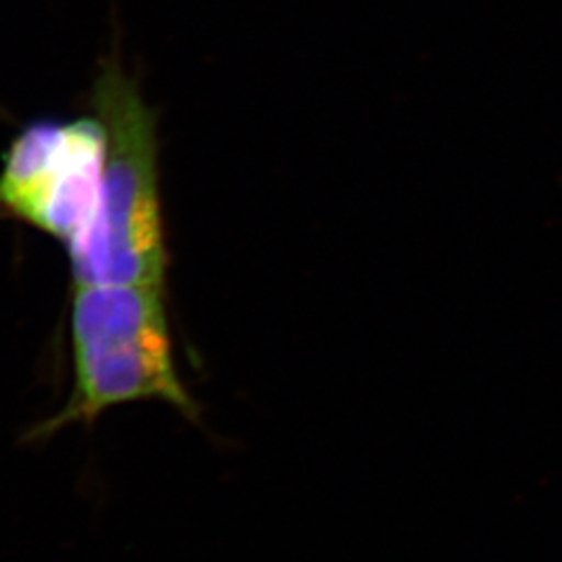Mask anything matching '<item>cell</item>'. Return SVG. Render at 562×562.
Wrapping results in <instances>:
<instances>
[{
	"label": "cell",
	"instance_id": "1",
	"mask_svg": "<svg viewBox=\"0 0 562 562\" xmlns=\"http://www.w3.org/2000/svg\"><path fill=\"white\" fill-rule=\"evenodd\" d=\"M70 336V396L59 412L30 427L22 443L48 442L71 426L92 427L104 413L134 402H162L187 420H200L173 362L167 286L76 285Z\"/></svg>",
	"mask_w": 562,
	"mask_h": 562
},
{
	"label": "cell",
	"instance_id": "2",
	"mask_svg": "<svg viewBox=\"0 0 562 562\" xmlns=\"http://www.w3.org/2000/svg\"><path fill=\"white\" fill-rule=\"evenodd\" d=\"M92 104L106 137L103 190L90 233L68 255L74 281L167 286L154 112L114 57L99 68Z\"/></svg>",
	"mask_w": 562,
	"mask_h": 562
},
{
	"label": "cell",
	"instance_id": "3",
	"mask_svg": "<svg viewBox=\"0 0 562 562\" xmlns=\"http://www.w3.org/2000/svg\"><path fill=\"white\" fill-rule=\"evenodd\" d=\"M106 137L101 121L77 117L27 125L0 170V217L48 234L70 255L101 206Z\"/></svg>",
	"mask_w": 562,
	"mask_h": 562
}]
</instances>
